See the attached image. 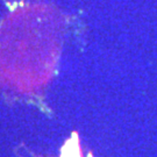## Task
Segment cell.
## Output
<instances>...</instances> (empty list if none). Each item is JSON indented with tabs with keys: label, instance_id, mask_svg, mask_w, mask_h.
Segmentation results:
<instances>
[{
	"label": "cell",
	"instance_id": "obj_1",
	"mask_svg": "<svg viewBox=\"0 0 157 157\" xmlns=\"http://www.w3.org/2000/svg\"><path fill=\"white\" fill-rule=\"evenodd\" d=\"M77 149H78V142H77V136L75 134L62 147L61 157H76L77 156V152H76Z\"/></svg>",
	"mask_w": 157,
	"mask_h": 157
}]
</instances>
